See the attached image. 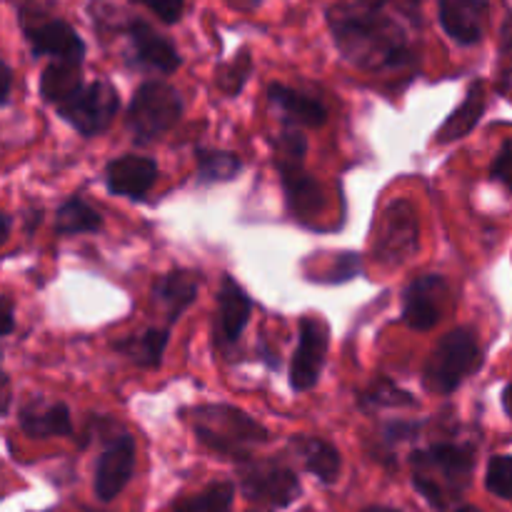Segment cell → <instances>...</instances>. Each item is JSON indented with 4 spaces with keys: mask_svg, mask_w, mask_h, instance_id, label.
Listing matches in <instances>:
<instances>
[{
    "mask_svg": "<svg viewBox=\"0 0 512 512\" xmlns=\"http://www.w3.org/2000/svg\"><path fill=\"white\" fill-rule=\"evenodd\" d=\"M330 30L343 58L363 70H398L415 60L403 23L380 3L335 5Z\"/></svg>",
    "mask_w": 512,
    "mask_h": 512,
    "instance_id": "cell-1",
    "label": "cell"
},
{
    "mask_svg": "<svg viewBox=\"0 0 512 512\" xmlns=\"http://www.w3.org/2000/svg\"><path fill=\"white\" fill-rule=\"evenodd\" d=\"M413 485L438 512L458 505L475 473V445L433 443L410 453Z\"/></svg>",
    "mask_w": 512,
    "mask_h": 512,
    "instance_id": "cell-2",
    "label": "cell"
},
{
    "mask_svg": "<svg viewBox=\"0 0 512 512\" xmlns=\"http://www.w3.org/2000/svg\"><path fill=\"white\" fill-rule=\"evenodd\" d=\"M195 438L213 453L245 463L253 458V448L268 443L270 433L245 410L228 403L198 405L188 410Z\"/></svg>",
    "mask_w": 512,
    "mask_h": 512,
    "instance_id": "cell-3",
    "label": "cell"
},
{
    "mask_svg": "<svg viewBox=\"0 0 512 512\" xmlns=\"http://www.w3.org/2000/svg\"><path fill=\"white\" fill-rule=\"evenodd\" d=\"M185 113L183 95L165 80H145L125 110V128L135 143L150 145L180 123Z\"/></svg>",
    "mask_w": 512,
    "mask_h": 512,
    "instance_id": "cell-4",
    "label": "cell"
},
{
    "mask_svg": "<svg viewBox=\"0 0 512 512\" xmlns=\"http://www.w3.org/2000/svg\"><path fill=\"white\" fill-rule=\"evenodd\" d=\"M483 365V350L470 328H455L440 338L425 363L423 380L433 393L450 395Z\"/></svg>",
    "mask_w": 512,
    "mask_h": 512,
    "instance_id": "cell-5",
    "label": "cell"
},
{
    "mask_svg": "<svg viewBox=\"0 0 512 512\" xmlns=\"http://www.w3.org/2000/svg\"><path fill=\"white\" fill-rule=\"evenodd\" d=\"M18 20L35 58L48 55V58L63 60V63L83 65L85 43L68 20L53 18L33 5H23L18 10Z\"/></svg>",
    "mask_w": 512,
    "mask_h": 512,
    "instance_id": "cell-6",
    "label": "cell"
},
{
    "mask_svg": "<svg viewBox=\"0 0 512 512\" xmlns=\"http://www.w3.org/2000/svg\"><path fill=\"white\" fill-rule=\"evenodd\" d=\"M58 115L83 138H95L105 133L120 110L118 90L110 80H90L73 98L58 105Z\"/></svg>",
    "mask_w": 512,
    "mask_h": 512,
    "instance_id": "cell-7",
    "label": "cell"
},
{
    "mask_svg": "<svg viewBox=\"0 0 512 512\" xmlns=\"http://www.w3.org/2000/svg\"><path fill=\"white\" fill-rule=\"evenodd\" d=\"M240 490L248 500L270 508H288L303 493L295 470L278 458H250L240 463Z\"/></svg>",
    "mask_w": 512,
    "mask_h": 512,
    "instance_id": "cell-8",
    "label": "cell"
},
{
    "mask_svg": "<svg viewBox=\"0 0 512 512\" xmlns=\"http://www.w3.org/2000/svg\"><path fill=\"white\" fill-rule=\"evenodd\" d=\"M418 250V218L408 200H393L375 228L373 253L380 263L400 265Z\"/></svg>",
    "mask_w": 512,
    "mask_h": 512,
    "instance_id": "cell-9",
    "label": "cell"
},
{
    "mask_svg": "<svg viewBox=\"0 0 512 512\" xmlns=\"http://www.w3.org/2000/svg\"><path fill=\"white\" fill-rule=\"evenodd\" d=\"M330 330L325 320L305 315L298 323V348L290 360V388L295 393H308L320 383L325 360H328Z\"/></svg>",
    "mask_w": 512,
    "mask_h": 512,
    "instance_id": "cell-10",
    "label": "cell"
},
{
    "mask_svg": "<svg viewBox=\"0 0 512 512\" xmlns=\"http://www.w3.org/2000/svg\"><path fill=\"white\" fill-rule=\"evenodd\" d=\"M135 438L128 433H118L103 445L98 465H95V498L100 503H113L135 473Z\"/></svg>",
    "mask_w": 512,
    "mask_h": 512,
    "instance_id": "cell-11",
    "label": "cell"
},
{
    "mask_svg": "<svg viewBox=\"0 0 512 512\" xmlns=\"http://www.w3.org/2000/svg\"><path fill=\"white\" fill-rule=\"evenodd\" d=\"M445 298H448V283L443 275H423L415 278L403 290V320L418 333H428L440 323Z\"/></svg>",
    "mask_w": 512,
    "mask_h": 512,
    "instance_id": "cell-12",
    "label": "cell"
},
{
    "mask_svg": "<svg viewBox=\"0 0 512 512\" xmlns=\"http://www.w3.org/2000/svg\"><path fill=\"white\" fill-rule=\"evenodd\" d=\"M125 35H128L130 53H133L135 63L145 70H155V73L170 75L180 68V55L175 50L173 40L165 38L163 33L148 25L140 18H130L125 23Z\"/></svg>",
    "mask_w": 512,
    "mask_h": 512,
    "instance_id": "cell-13",
    "label": "cell"
},
{
    "mask_svg": "<svg viewBox=\"0 0 512 512\" xmlns=\"http://www.w3.org/2000/svg\"><path fill=\"white\" fill-rule=\"evenodd\" d=\"M105 188L118 198L143 200L158 180V163L148 155H118L105 165Z\"/></svg>",
    "mask_w": 512,
    "mask_h": 512,
    "instance_id": "cell-14",
    "label": "cell"
},
{
    "mask_svg": "<svg viewBox=\"0 0 512 512\" xmlns=\"http://www.w3.org/2000/svg\"><path fill=\"white\" fill-rule=\"evenodd\" d=\"M488 18V0H440L438 3L440 28L448 33V38H453L463 48H470V45L483 40Z\"/></svg>",
    "mask_w": 512,
    "mask_h": 512,
    "instance_id": "cell-15",
    "label": "cell"
},
{
    "mask_svg": "<svg viewBox=\"0 0 512 512\" xmlns=\"http://www.w3.org/2000/svg\"><path fill=\"white\" fill-rule=\"evenodd\" d=\"M18 428L30 440L68 438L73 435V418L63 400L28 398L18 410Z\"/></svg>",
    "mask_w": 512,
    "mask_h": 512,
    "instance_id": "cell-16",
    "label": "cell"
},
{
    "mask_svg": "<svg viewBox=\"0 0 512 512\" xmlns=\"http://www.w3.org/2000/svg\"><path fill=\"white\" fill-rule=\"evenodd\" d=\"M250 313H253V300L248 290L233 278L223 275L218 290V340L223 345H235L240 335L248 328Z\"/></svg>",
    "mask_w": 512,
    "mask_h": 512,
    "instance_id": "cell-17",
    "label": "cell"
},
{
    "mask_svg": "<svg viewBox=\"0 0 512 512\" xmlns=\"http://www.w3.org/2000/svg\"><path fill=\"white\" fill-rule=\"evenodd\" d=\"M268 100L280 115H283L285 125H293V128H318L328 120V108L320 98L315 95L303 93L298 88H290V85L273 83L268 88Z\"/></svg>",
    "mask_w": 512,
    "mask_h": 512,
    "instance_id": "cell-18",
    "label": "cell"
},
{
    "mask_svg": "<svg viewBox=\"0 0 512 512\" xmlns=\"http://www.w3.org/2000/svg\"><path fill=\"white\" fill-rule=\"evenodd\" d=\"M280 178H283L285 200H288V210L298 220H308L323 208V190L320 183L310 173H305L303 163H285L278 160Z\"/></svg>",
    "mask_w": 512,
    "mask_h": 512,
    "instance_id": "cell-19",
    "label": "cell"
},
{
    "mask_svg": "<svg viewBox=\"0 0 512 512\" xmlns=\"http://www.w3.org/2000/svg\"><path fill=\"white\" fill-rule=\"evenodd\" d=\"M200 290V275L193 270H170V273L160 275L153 283V300L165 310L168 323L173 325L190 305L195 303Z\"/></svg>",
    "mask_w": 512,
    "mask_h": 512,
    "instance_id": "cell-20",
    "label": "cell"
},
{
    "mask_svg": "<svg viewBox=\"0 0 512 512\" xmlns=\"http://www.w3.org/2000/svg\"><path fill=\"white\" fill-rule=\"evenodd\" d=\"M290 448L295 450L298 460L310 475L325 485H333L340 478L343 470V458H340L338 448L323 438H313V435H295L290 440Z\"/></svg>",
    "mask_w": 512,
    "mask_h": 512,
    "instance_id": "cell-21",
    "label": "cell"
},
{
    "mask_svg": "<svg viewBox=\"0 0 512 512\" xmlns=\"http://www.w3.org/2000/svg\"><path fill=\"white\" fill-rule=\"evenodd\" d=\"M483 113H485V88L480 80H475V83L468 88V93H465L463 103H460L458 108L448 115V120L438 128L435 140L443 145L458 143V140H463L465 135L473 133L475 125H478L480 118H483Z\"/></svg>",
    "mask_w": 512,
    "mask_h": 512,
    "instance_id": "cell-22",
    "label": "cell"
},
{
    "mask_svg": "<svg viewBox=\"0 0 512 512\" xmlns=\"http://www.w3.org/2000/svg\"><path fill=\"white\" fill-rule=\"evenodd\" d=\"M83 85V65L53 60V63L43 70V75H40V98L58 108L65 100L73 98Z\"/></svg>",
    "mask_w": 512,
    "mask_h": 512,
    "instance_id": "cell-23",
    "label": "cell"
},
{
    "mask_svg": "<svg viewBox=\"0 0 512 512\" xmlns=\"http://www.w3.org/2000/svg\"><path fill=\"white\" fill-rule=\"evenodd\" d=\"M170 343V330L168 328H148L138 335H130V338L120 340L115 348L118 353H123L125 358L133 360L140 368L155 370L163 363L165 348Z\"/></svg>",
    "mask_w": 512,
    "mask_h": 512,
    "instance_id": "cell-24",
    "label": "cell"
},
{
    "mask_svg": "<svg viewBox=\"0 0 512 512\" xmlns=\"http://www.w3.org/2000/svg\"><path fill=\"white\" fill-rule=\"evenodd\" d=\"M100 228H103V215L88 200L80 198V195H73V198L60 203V208L55 210V233L60 238L98 233Z\"/></svg>",
    "mask_w": 512,
    "mask_h": 512,
    "instance_id": "cell-25",
    "label": "cell"
},
{
    "mask_svg": "<svg viewBox=\"0 0 512 512\" xmlns=\"http://www.w3.org/2000/svg\"><path fill=\"white\" fill-rule=\"evenodd\" d=\"M358 405L365 413H380L390 408H418V398L405 388L395 385L393 380L380 375L363 393H358Z\"/></svg>",
    "mask_w": 512,
    "mask_h": 512,
    "instance_id": "cell-26",
    "label": "cell"
},
{
    "mask_svg": "<svg viewBox=\"0 0 512 512\" xmlns=\"http://www.w3.org/2000/svg\"><path fill=\"white\" fill-rule=\"evenodd\" d=\"M195 163H198L200 183L205 185L230 183L243 170V160L238 155L230 153V150L208 148V145L195 148Z\"/></svg>",
    "mask_w": 512,
    "mask_h": 512,
    "instance_id": "cell-27",
    "label": "cell"
},
{
    "mask_svg": "<svg viewBox=\"0 0 512 512\" xmlns=\"http://www.w3.org/2000/svg\"><path fill=\"white\" fill-rule=\"evenodd\" d=\"M235 485L228 480H218L203 488L200 493L180 498L170 505L168 512H233Z\"/></svg>",
    "mask_w": 512,
    "mask_h": 512,
    "instance_id": "cell-28",
    "label": "cell"
},
{
    "mask_svg": "<svg viewBox=\"0 0 512 512\" xmlns=\"http://www.w3.org/2000/svg\"><path fill=\"white\" fill-rule=\"evenodd\" d=\"M250 73H253V58H250V50L243 48L240 53H235L230 63H223L218 68V88L228 98H233V95H238L245 88Z\"/></svg>",
    "mask_w": 512,
    "mask_h": 512,
    "instance_id": "cell-29",
    "label": "cell"
},
{
    "mask_svg": "<svg viewBox=\"0 0 512 512\" xmlns=\"http://www.w3.org/2000/svg\"><path fill=\"white\" fill-rule=\"evenodd\" d=\"M485 488L495 498L512 500V455H493L485 470Z\"/></svg>",
    "mask_w": 512,
    "mask_h": 512,
    "instance_id": "cell-30",
    "label": "cell"
},
{
    "mask_svg": "<svg viewBox=\"0 0 512 512\" xmlns=\"http://www.w3.org/2000/svg\"><path fill=\"white\" fill-rule=\"evenodd\" d=\"M275 145H278V160H285V163H303L305 153H308V140H305L303 130L293 128V125H285Z\"/></svg>",
    "mask_w": 512,
    "mask_h": 512,
    "instance_id": "cell-31",
    "label": "cell"
},
{
    "mask_svg": "<svg viewBox=\"0 0 512 512\" xmlns=\"http://www.w3.org/2000/svg\"><path fill=\"white\" fill-rule=\"evenodd\" d=\"M360 268H363V263H360L358 253H340L333 258V265H330L328 273L320 275L318 280L325 285L348 283V280H353L360 273Z\"/></svg>",
    "mask_w": 512,
    "mask_h": 512,
    "instance_id": "cell-32",
    "label": "cell"
},
{
    "mask_svg": "<svg viewBox=\"0 0 512 512\" xmlns=\"http://www.w3.org/2000/svg\"><path fill=\"white\" fill-rule=\"evenodd\" d=\"M490 178L495 183L505 185L512 193V138H505L500 145L498 155H495L493 165H490Z\"/></svg>",
    "mask_w": 512,
    "mask_h": 512,
    "instance_id": "cell-33",
    "label": "cell"
},
{
    "mask_svg": "<svg viewBox=\"0 0 512 512\" xmlns=\"http://www.w3.org/2000/svg\"><path fill=\"white\" fill-rule=\"evenodd\" d=\"M133 3L145 5L148 10H153L163 23L173 25L183 18V5L185 0H133Z\"/></svg>",
    "mask_w": 512,
    "mask_h": 512,
    "instance_id": "cell-34",
    "label": "cell"
},
{
    "mask_svg": "<svg viewBox=\"0 0 512 512\" xmlns=\"http://www.w3.org/2000/svg\"><path fill=\"white\" fill-rule=\"evenodd\" d=\"M420 430V423H410V420H393V423L383 425V443L385 445H398L403 440L415 438V433Z\"/></svg>",
    "mask_w": 512,
    "mask_h": 512,
    "instance_id": "cell-35",
    "label": "cell"
},
{
    "mask_svg": "<svg viewBox=\"0 0 512 512\" xmlns=\"http://www.w3.org/2000/svg\"><path fill=\"white\" fill-rule=\"evenodd\" d=\"M500 65L505 73H512V10L505 15L500 28Z\"/></svg>",
    "mask_w": 512,
    "mask_h": 512,
    "instance_id": "cell-36",
    "label": "cell"
},
{
    "mask_svg": "<svg viewBox=\"0 0 512 512\" xmlns=\"http://www.w3.org/2000/svg\"><path fill=\"white\" fill-rule=\"evenodd\" d=\"M15 330V313H13V300L10 295H3V338H8Z\"/></svg>",
    "mask_w": 512,
    "mask_h": 512,
    "instance_id": "cell-37",
    "label": "cell"
},
{
    "mask_svg": "<svg viewBox=\"0 0 512 512\" xmlns=\"http://www.w3.org/2000/svg\"><path fill=\"white\" fill-rule=\"evenodd\" d=\"M0 73H3V88H0V103L8 105L10 100V90H13V70H10V65L5 63L0 65Z\"/></svg>",
    "mask_w": 512,
    "mask_h": 512,
    "instance_id": "cell-38",
    "label": "cell"
},
{
    "mask_svg": "<svg viewBox=\"0 0 512 512\" xmlns=\"http://www.w3.org/2000/svg\"><path fill=\"white\" fill-rule=\"evenodd\" d=\"M503 410L508 418H512V383L503 390Z\"/></svg>",
    "mask_w": 512,
    "mask_h": 512,
    "instance_id": "cell-39",
    "label": "cell"
},
{
    "mask_svg": "<svg viewBox=\"0 0 512 512\" xmlns=\"http://www.w3.org/2000/svg\"><path fill=\"white\" fill-rule=\"evenodd\" d=\"M10 225H13V218L8 213H3V233H0V240L10 238Z\"/></svg>",
    "mask_w": 512,
    "mask_h": 512,
    "instance_id": "cell-40",
    "label": "cell"
},
{
    "mask_svg": "<svg viewBox=\"0 0 512 512\" xmlns=\"http://www.w3.org/2000/svg\"><path fill=\"white\" fill-rule=\"evenodd\" d=\"M360 512H403V510L388 508V505H370V508H365V510H360Z\"/></svg>",
    "mask_w": 512,
    "mask_h": 512,
    "instance_id": "cell-41",
    "label": "cell"
},
{
    "mask_svg": "<svg viewBox=\"0 0 512 512\" xmlns=\"http://www.w3.org/2000/svg\"><path fill=\"white\" fill-rule=\"evenodd\" d=\"M455 512H483L480 508H473V505H465V508H458Z\"/></svg>",
    "mask_w": 512,
    "mask_h": 512,
    "instance_id": "cell-42",
    "label": "cell"
}]
</instances>
